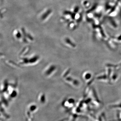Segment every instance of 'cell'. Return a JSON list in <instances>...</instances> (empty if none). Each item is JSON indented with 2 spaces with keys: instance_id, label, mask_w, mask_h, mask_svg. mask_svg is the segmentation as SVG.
<instances>
[{
  "instance_id": "obj_1",
  "label": "cell",
  "mask_w": 121,
  "mask_h": 121,
  "mask_svg": "<svg viewBox=\"0 0 121 121\" xmlns=\"http://www.w3.org/2000/svg\"><path fill=\"white\" fill-rule=\"evenodd\" d=\"M51 10H48L46 12H45L42 17V19H44L45 18L47 17L48 16L50 15V13L51 12Z\"/></svg>"
}]
</instances>
